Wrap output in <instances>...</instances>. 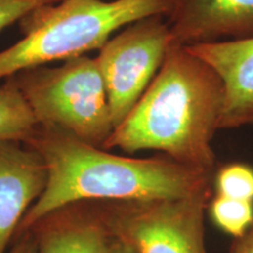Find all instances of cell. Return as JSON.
<instances>
[{
  "instance_id": "obj_1",
  "label": "cell",
  "mask_w": 253,
  "mask_h": 253,
  "mask_svg": "<svg viewBox=\"0 0 253 253\" xmlns=\"http://www.w3.org/2000/svg\"><path fill=\"white\" fill-rule=\"evenodd\" d=\"M26 144L42 157L47 181L21 220V230L80 201L147 202L213 190L214 173L185 167L166 155L120 156L53 126H38Z\"/></svg>"
},
{
  "instance_id": "obj_2",
  "label": "cell",
  "mask_w": 253,
  "mask_h": 253,
  "mask_svg": "<svg viewBox=\"0 0 253 253\" xmlns=\"http://www.w3.org/2000/svg\"><path fill=\"white\" fill-rule=\"evenodd\" d=\"M223 102L217 72L172 40L160 71L102 149L157 150L183 166L214 173L212 140L219 130Z\"/></svg>"
},
{
  "instance_id": "obj_3",
  "label": "cell",
  "mask_w": 253,
  "mask_h": 253,
  "mask_svg": "<svg viewBox=\"0 0 253 253\" xmlns=\"http://www.w3.org/2000/svg\"><path fill=\"white\" fill-rule=\"evenodd\" d=\"M172 0H62L21 19L24 38L0 52V79L100 49L112 34L150 15H167Z\"/></svg>"
},
{
  "instance_id": "obj_4",
  "label": "cell",
  "mask_w": 253,
  "mask_h": 253,
  "mask_svg": "<svg viewBox=\"0 0 253 253\" xmlns=\"http://www.w3.org/2000/svg\"><path fill=\"white\" fill-rule=\"evenodd\" d=\"M6 79L23 95L38 126L61 129L99 148L114 130L96 58L84 54L55 67L33 66Z\"/></svg>"
},
{
  "instance_id": "obj_5",
  "label": "cell",
  "mask_w": 253,
  "mask_h": 253,
  "mask_svg": "<svg viewBox=\"0 0 253 253\" xmlns=\"http://www.w3.org/2000/svg\"><path fill=\"white\" fill-rule=\"evenodd\" d=\"M213 190L181 198L115 202L101 219L137 253H208L205 212Z\"/></svg>"
},
{
  "instance_id": "obj_6",
  "label": "cell",
  "mask_w": 253,
  "mask_h": 253,
  "mask_svg": "<svg viewBox=\"0 0 253 253\" xmlns=\"http://www.w3.org/2000/svg\"><path fill=\"white\" fill-rule=\"evenodd\" d=\"M172 37L166 15L126 25L96 56L106 84L114 128L130 113L160 71Z\"/></svg>"
},
{
  "instance_id": "obj_7",
  "label": "cell",
  "mask_w": 253,
  "mask_h": 253,
  "mask_svg": "<svg viewBox=\"0 0 253 253\" xmlns=\"http://www.w3.org/2000/svg\"><path fill=\"white\" fill-rule=\"evenodd\" d=\"M166 18L184 46L253 38V0H172Z\"/></svg>"
},
{
  "instance_id": "obj_8",
  "label": "cell",
  "mask_w": 253,
  "mask_h": 253,
  "mask_svg": "<svg viewBox=\"0 0 253 253\" xmlns=\"http://www.w3.org/2000/svg\"><path fill=\"white\" fill-rule=\"evenodd\" d=\"M47 169L41 155L18 141H0V253L43 191Z\"/></svg>"
},
{
  "instance_id": "obj_9",
  "label": "cell",
  "mask_w": 253,
  "mask_h": 253,
  "mask_svg": "<svg viewBox=\"0 0 253 253\" xmlns=\"http://www.w3.org/2000/svg\"><path fill=\"white\" fill-rule=\"evenodd\" d=\"M186 47L207 61L223 82L219 130L253 125V38Z\"/></svg>"
},
{
  "instance_id": "obj_10",
  "label": "cell",
  "mask_w": 253,
  "mask_h": 253,
  "mask_svg": "<svg viewBox=\"0 0 253 253\" xmlns=\"http://www.w3.org/2000/svg\"><path fill=\"white\" fill-rule=\"evenodd\" d=\"M109 237L101 217L77 220L45 233L38 253H104Z\"/></svg>"
},
{
  "instance_id": "obj_11",
  "label": "cell",
  "mask_w": 253,
  "mask_h": 253,
  "mask_svg": "<svg viewBox=\"0 0 253 253\" xmlns=\"http://www.w3.org/2000/svg\"><path fill=\"white\" fill-rule=\"evenodd\" d=\"M38 122L18 88L8 79L0 87V141L26 142Z\"/></svg>"
},
{
  "instance_id": "obj_12",
  "label": "cell",
  "mask_w": 253,
  "mask_h": 253,
  "mask_svg": "<svg viewBox=\"0 0 253 253\" xmlns=\"http://www.w3.org/2000/svg\"><path fill=\"white\" fill-rule=\"evenodd\" d=\"M211 220L217 227L233 236H243L253 224V202L212 195L208 205Z\"/></svg>"
},
{
  "instance_id": "obj_13",
  "label": "cell",
  "mask_w": 253,
  "mask_h": 253,
  "mask_svg": "<svg viewBox=\"0 0 253 253\" xmlns=\"http://www.w3.org/2000/svg\"><path fill=\"white\" fill-rule=\"evenodd\" d=\"M213 189L216 195L253 202V168L238 162L217 168Z\"/></svg>"
},
{
  "instance_id": "obj_14",
  "label": "cell",
  "mask_w": 253,
  "mask_h": 253,
  "mask_svg": "<svg viewBox=\"0 0 253 253\" xmlns=\"http://www.w3.org/2000/svg\"><path fill=\"white\" fill-rule=\"evenodd\" d=\"M56 0H0V31L21 20L25 15L43 4Z\"/></svg>"
},
{
  "instance_id": "obj_15",
  "label": "cell",
  "mask_w": 253,
  "mask_h": 253,
  "mask_svg": "<svg viewBox=\"0 0 253 253\" xmlns=\"http://www.w3.org/2000/svg\"><path fill=\"white\" fill-rule=\"evenodd\" d=\"M229 253H253V224L244 235L235 239Z\"/></svg>"
},
{
  "instance_id": "obj_16",
  "label": "cell",
  "mask_w": 253,
  "mask_h": 253,
  "mask_svg": "<svg viewBox=\"0 0 253 253\" xmlns=\"http://www.w3.org/2000/svg\"><path fill=\"white\" fill-rule=\"evenodd\" d=\"M104 253H137L135 249L126 243L125 239L119 238V237L110 235L108 244Z\"/></svg>"
},
{
  "instance_id": "obj_17",
  "label": "cell",
  "mask_w": 253,
  "mask_h": 253,
  "mask_svg": "<svg viewBox=\"0 0 253 253\" xmlns=\"http://www.w3.org/2000/svg\"><path fill=\"white\" fill-rule=\"evenodd\" d=\"M11 253H38V249L37 245L32 244L30 242H24L17 248H14Z\"/></svg>"
}]
</instances>
